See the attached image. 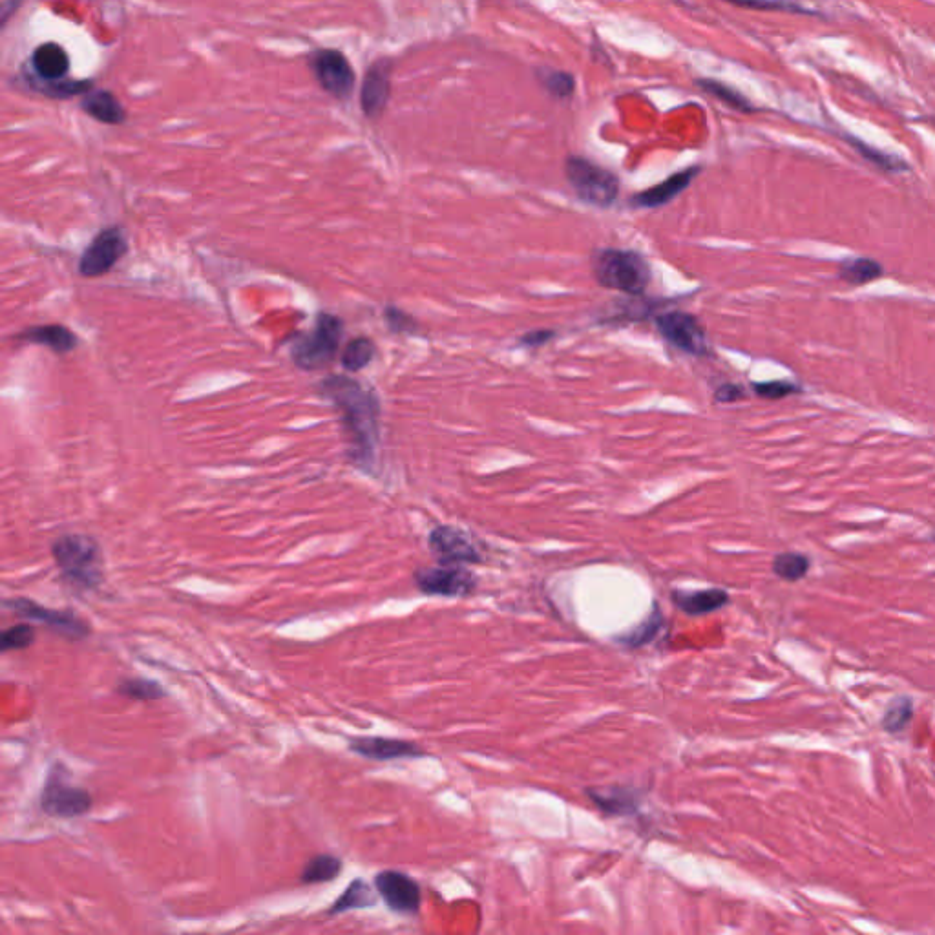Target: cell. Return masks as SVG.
<instances>
[{
    "label": "cell",
    "mask_w": 935,
    "mask_h": 935,
    "mask_svg": "<svg viewBox=\"0 0 935 935\" xmlns=\"http://www.w3.org/2000/svg\"><path fill=\"white\" fill-rule=\"evenodd\" d=\"M375 353H377V347H375L371 338H353L347 344L344 353H342V358H340L342 368L346 369L347 373H357L360 369L369 366V362L373 360Z\"/></svg>",
    "instance_id": "obj_26"
},
{
    "label": "cell",
    "mask_w": 935,
    "mask_h": 935,
    "mask_svg": "<svg viewBox=\"0 0 935 935\" xmlns=\"http://www.w3.org/2000/svg\"><path fill=\"white\" fill-rule=\"evenodd\" d=\"M128 253L127 238L119 227H108L95 236L79 260V273L97 278L108 273Z\"/></svg>",
    "instance_id": "obj_11"
},
{
    "label": "cell",
    "mask_w": 935,
    "mask_h": 935,
    "mask_svg": "<svg viewBox=\"0 0 935 935\" xmlns=\"http://www.w3.org/2000/svg\"><path fill=\"white\" fill-rule=\"evenodd\" d=\"M674 605L689 616H704L722 609L729 603V594L722 589L674 590Z\"/></svg>",
    "instance_id": "obj_17"
},
{
    "label": "cell",
    "mask_w": 935,
    "mask_h": 935,
    "mask_svg": "<svg viewBox=\"0 0 935 935\" xmlns=\"http://www.w3.org/2000/svg\"><path fill=\"white\" fill-rule=\"evenodd\" d=\"M35 641V629L30 623H19L2 632L0 636V649L2 652L22 651L28 649Z\"/></svg>",
    "instance_id": "obj_33"
},
{
    "label": "cell",
    "mask_w": 935,
    "mask_h": 935,
    "mask_svg": "<svg viewBox=\"0 0 935 935\" xmlns=\"http://www.w3.org/2000/svg\"><path fill=\"white\" fill-rule=\"evenodd\" d=\"M744 397H746V391L738 384H724L715 391V400L718 404H733Z\"/></svg>",
    "instance_id": "obj_38"
},
{
    "label": "cell",
    "mask_w": 935,
    "mask_h": 935,
    "mask_svg": "<svg viewBox=\"0 0 935 935\" xmlns=\"http://www.w3.org/2000/svg\"><path fill=\"white\" fill-rule=\"evenodd\" d=\"M565 176L568 185L574 190L579 200L598 209H607L620 194V179L596 165L594 161L581 156H568L565 161Z\"/></svg>",
    "instance_id": "obj_4"
},
{
    "label": "cell",
    "mask_w": 935,
    "mask_h": 935,
    "mask_svg": "<svg viewBox=\"0 0 935 935\" xmlns=\"http://www.w3.org/2000/svg\"><path fill=\"white\" fill-rule=\"evenodd\" d=\"M342 859L331 853H320L309 859L300 873V881L304 884H322L335 881L342 873Z\"/></svg>",
    "instance_id": "obj_23"
},
{
    "label": "cell",
    "mask_w": 935,
    "mask_h": 935,
    "mask_svg": "<svg viewBox=\"0 0 935 935\" xmlns=\"http://www.w3.org/2000/svg\"><path fill=\"white\" fill-rule=\"evenodd\" d=\"M594 278L601 287L640 296L651 282V265L627 249H601L592 256Z\"/></svg>",
    "instance_id": "obj_3"
},
{
    "label": "cell",
    "mask_w": 935,
    "mask_h": 935,
    "mask_svg": "<svg viewBox=\"0 0 935 935\" xmlns=\"http://www.w3.org/2000/svg\"><path fill=\"white\" fill-rule=\"evenodd\" d=\"M753 389L758 397L767 400H780L793 393H799L800 388L797 384L784 382V380H771V382H757L753 384Z\"/></svg>",
    "instance_id": "obj_35"
},
{
    "label": "cell",
    "mask_w": 935,
    "mask_h": 935,
    "mask_svg": "<svg viewBox=\"0 0 935 935\" xmlns=\"http://www.w3.org/2000/svg\"><path fill=\"white\" fill-rule=\"evenodd\" d=\"M384 318H386V324L393 333H404V335L417 333V327L419 326H417L415 318L408 315V313H404V311H400L397 307H393V305L386 307Z\"/></svg>",
    "instance_id": "obj_36"
},
{
    "label": "cell",
    "mask_w": 935,
    "mask_h": 935,
    "mask_svg": "<svg viewBox=\"0 0 935 935\" xmlns=\"http://www.w3.org/2000/svg\"><path fill=\"white\" fill-rule=\"evenodd\" d=\"M415 585L426 596L442 598H463L472 594L477 587V578L470 570L457 565H444L439 568H421L415 572Z\"/></svg>",
    "instance_id": "obj_10"
},
{
    "label": "cell",
    "mask_w": 935,
    "mask_h": 935,
    "mask_svg": "<svg viewBox=\"0 0 935 935\" xmlns=\"http://www.w3.org/2000/svg\"><path fill=\"white\" fill-rule=\"evenodd\" d=\"M375 890L391 912L411 915L417 914L421 908V886L406 873L397 870L377 873Z\"/></svg>",
    "instance_id": "obj_13"
},
{
    "label": "cell",
    "mask_w": 935,
    "mask_h": 935,
    "mask_svg": "<svg viewBox=\"0 0 935 935\" xmlns=\"http://www.w3.org/2000/svg\"><path fill=\"white\" fill-rule=\"evenodd\" d=\"M53 561L63 578L79 590H94L105 578V561L99 543L85 534H66L52 545Z\"/></svg>",
    "instance_id": "obj_2"
},
{
    "label": "cell",
    "mask_w": 935,
    "mask_h": 935,
    "mask_svg": "<svg viewBox=\"0 0 935 935\" xmlns=\"http://www.w3.org/2000/svg\"><path fill=\"white\" fill-rule=\"evenodd\" d=\"M846 141L861 154L862 158L868 159L870 163L881 167L883 170H888V172H903V170L908 169L903 159L895 158V156H890V154H884L881 150H875V148L870 147V145L862 143L861 139H857V137L846 136Z\"/></svg>",
    "instance_id": "obj_32"
},
{
    "label": "cell",
    "mask_w": 935,
    "mask_h": 935,
    "mask_svg": "<svg viewBox=\"0 0 935 935\" xmlns=\"http://www.w3.org/2000/svg\"><path fill=\"white\" fill-rule=\"evenodd\" d=\"M349 751L375 762H389L402 758L424 757L421 747L408 740L386 738V736H353L349 740Z\"/></svg>",
    "instance_id": "obj_14"
},
{
    "label": "cell",
    "mask_w": 935,
    "mask_h": 935,
    "mask_svg": "<svg viewBox=\"0 0 935 935\" xmlns=\"http://www.w3.org/2000/svg\"><path fill=\"white\" fill-rule=\"evenodd\" d=\"M428 547L442 565H475L483 561V552L468 532L455 526H437L430 532Z\"/></svg>",
    "instance_id": "obj_9"
},
{
    "label": "cell",
    "mask_w": 935,
    "mask_h": 935,
    "mask_svg": "<svg viewBox=\"0 0 935 935\" xmlns=\"http://www.w3.org/2000/svg\"><path fill=\"white\" fill-rule=\"evenodd\" d=\"M696 83H698V86H700L704 92L713 95L718 101H722L724 105L735 108L738 112H753V110H755L744 95L740 94V92H736L735 88H731V86L716 81V79H698Z\"/></svg>",
    "instance_id": "obj_30"
},
{
    "label": "cell",
    "mask_w": 935,
    "mask_h": 935,
    "mask_svg": "<svg viewBox=\"0 0 935 935\" xmlns=\"http://www.w3.org/2000/svg\"><path fill=\"white\" fill-rule=\"evenodd\" d=\"M914 718V702L912 698L908 696H899L890 702V705L886 707L884 711L883 720H881V725H883L884 731L886 733H901L904 731L908 724L912 722Z\"/></svg>",
    "instance_id": "obj_28"
},
{
    "label": "cell",
    "mask_w": 935,
    "mask_h": 935,
    "mask_svg": "<svg viewBox=\"0 0 935 935\" xmlns=\"http://www.w3.org/2000/svg\"><path fill=\"white\" fill-rule=\"evenodd\" d=\"M33 74L46 81L64 79L70 70V57L63 46L55 43L41 44L32 57Z\"/></svg>",
    "instance_id": "obj_18"
},
{
    "label": "cell",
    "mask_w": 935,
    "mask_h": 935,
    "mask_svg": "<svg viewBox=\"0 0 935 935\" xmlns=\"http://www.w3.org/2000/svg\"><path fill=\"white\" fill-rule=\"evenodd\" d=\"M320 391L337 406L351 441V461L362 470L375 463L379 446L380 406L377 397L346 375L327 377Z\"/></svg>",
    "instance_id": "obj_1"
},
{
    "label": "cell",
    "mask_w": 935,
    "mask_h": 935,
    "mask_svg": "<svg viewBox=\"0 0 935 935\" xmlns=\"http://www.w3.org/2000/svg\"><path fill=\"white\" fill-rule=\"evenodd\" d=\"M30 85L35 86V90L50 95V97H72V95L86 94L90 92L92 81H70V79H59V81H46L41 77H32Z\"/></svg>",
    "instance_id": "obj_31"
},
{
    "label": "cell",
    "mask_w": 935,
    "mask_h": 935,
    "mask_svg": "<svg viewBox=\"0 0 935 935\" xmlns=\"http://www.w3.org/2000/svg\"><path fill=\"white\" fill-rule=\"evenodd\" d=\"M391 66L389 59H379L377 63L369 66L368 74L364 77V85L360 92V105L362 112L369 119H379L391 95Z\"/></svg>",
    "instance_id": "obj_15"
},
{
    "label": "cell",
    "mask_w": 935,
    "mask_h": 935,
    "mask_svg": "<svg viewBox=\"0 0 935 935\" xmlns=\"http://www.w3.org/2000/svg\"><path fill=\"white\" fill-rule=\"evenodd\" d=\"M883 274V265L870 258H853L842 262L839 276L846 284L866 285L881 278Z\"/></svg>",
    "instance_id": "obj_25"
},
{
    "label": "cell",
    "mask_w": 935,
    "mask_h": 935,
    "mask_svg": "<svg viewBox=\"0 0 935 935\" xmlns=\"http://www.w3.org/2000/svg\"><path fill=\"white\" fill-rule=\"evenodd\" d=\"M656 327L671 346L693 357L709 355V340L698 318L683 311H667L656 316Z\"/></svg>",
    "instance_id": "obj_8"
},
{
    "label": "cell",
    "mask_w": 935,
    "mask_h": 935,
    "mask_svg": "<svg viewBox=\"0 0 935 935\" xmlns=\"http://www.w3.org/2000/svg\"><path fill=\"white\" fill-rule=\"evenodd\" d=\"M375 904H377V895L373 892V888L366 881L355 879L347 886L346 892L333 903L327 914L338 915L351 912V910H364V908H373Z\"/></svg>",
    "instance_id": "obj_22"
},
{
    "label": "cell",
    "mask_w": 935,
    "mask_h": 935,
    "mask_svg": "<svg viewBox=\"0 0 935 935\" xmlns=\"http://www.w3.org/2000/svg\"><path fill=\"white\" fill-rule=\"evenodd\" d=\"M556 337L554 331L550 329H534V331H528L526 335L519 338V346L523 347H543L547 346L548 342L552 338Z\"/></svg>",
    "instance_id": "obj_37"
},
{
    "label": "cell",
    "mask_w": 935,
    "mask_h": 935,
    "mask_svg": "<svg viewBox=\"0 0 935 935\" xmlns=\"http://www.w3.org/2000/svg\"><path fill=\"white\" fill-rule=\"evenodd\" d=\"M587 795L596 804V808L609 815H632L638 809L636 793L631 789H587Z\"/></svg>",
    "instance_id": "obj_21"
},
{
    "label": "cell",
    "mask_w": 935,
    "mask_h": 935,
    "mask_svg": "<svg viewBox=\"0 0 935 935\" xmlns=\"http://www.w3.org/2000/svg\"><path fill=\"white\" fill-rule=\"evenodd\" d=\"M116 691L128 700L137 702H154L167 696L165 687L150 678H123L117 683Z\"/></svg>",
    "instance_id": "obj_24"
},
{
    "label": "cell",
    "mask_w": 935,
    "mask_h": 935,
    "mask_svg": "<svg viewBox=\"0 0 935 935\" xmlns=\"http://www.w3.org/2000/svg\"><path fill=\"white\" fill-rule=\"evenodd\" d=\"M39 804L46 815L59 819H75L92 809L94 799L90 791L68 782V771L61 762H55L44 782Z\"/></svg>",
    "instance_id": "obj_6"
},
{
    "label": "cell",
    "mask_w": 935,
    "mask_h": 935,
    "mask_svg": "<svg viewBox=\"0 0 935 935\" xmlns=\"http://www.w3.org/2000/svg\"><path fill=\"white\" fill-rule=\"evenodd\" d=\"M4 607L10 609L15 616H19L22 620L41 623L44 627H48L50 631L57 632V634H61L68 640H85L90 634L88 623L81 620L75 612H70V610L50 609V607H43V605L35 603L33 599L26 598L8 599L4 603Z\"/></svg>",
    "instance_id": "obj_7"
},
{
    "label": "cell",
    "mask_w": 935,
    "mask_h": 935,
    "mask_svg": "<svg viewBox=\"0 0 935 935\" xmlns=\"http://www.w3.org/2000/svg\"><path fill=\"white\" fill-rule=\"evenodd\" d=\"M344 322L335 315L320 313L315 329L293 346V362L304 371H318L329 366L337 357Z\"/></svg>",
    "instance_id": "obj_5"
},
{
    "label": "cell",
    "mask_w": 935,
    "mask_h": 935,
    "mask_svg": "<svg viewBox=\"0 0 935 935\" xmlns=\"http://www.w3.org/2000/svg\"><path fill=\"white\" fill-rule=\"evenodd\" d=\"M536 74L541 86L556 99H568L576 92V79L568 72L554 70V68H539Z\"/></svg>",
    "instance_id": "obj_29"
},
{
    "label": "cell",
    "mask_w": 935,
    "mask_h": 935,
    "mask_svg": "<svg viewBox=\"0 0 935 935\" xmlns=\"http://www.w3.org/2000/svg\"><path fill=\"white\" fill-rule=\"evenodd\" d=\"M19 340H26L37 346L50 347L59 355H66L77 347V337L74 333L68 327L59 326V324L28 327L24 333L19 335Z\"/></svg>",
    "instance_id": "obj_19"
},
{
    "label": "cell",
    "mask_w": 935,
    "mask_h": 935,
    "mask_svg": "<svg viewBox=\"0 0 935 935\" xmlns=\"http://www.w3.org/2000/svg\"><path fill=\"white\" fill-rule=\"evenodd\" d=\"M811 561L808 556L799 552H782L773 559V572L775 576L789 583H797L808 576Z\"/></svg>",
    "instance_id": "obj_27"
},
{
    "label": "cell",
    "mask_w": 935,
    "mask_h": 935,
    "mask_svg": "<svg viewBox=\"0 0 935 935\" xmlns=\"http://www.w3.org/2000/svg\"><path fill=\"white\" fill-rule=\"evenodd\" d=\"M662 627V614H660L658 609H656L654 612H652L651 616L647 618V620L641 623L638 629H634L631 634L623 636L621 641H623L625 645H629V647H641V645H647V643H651V641L654 640L656 636H658V632L662 631Z\"/></svg>",
    "instance_id": "obj_34"
},
{
    "label": "cell",
    "mask_w": 935,
    "mask_h": 935,
    "mask_svg": "<svg viewBox=\"0 0 935 935\" xmlns=\"http://www.w3.org/2000/svg\"><path fill=\"white\" fill-rule=\"evenodd\" d=\"M309 66L318 85L322 86L327 94L337 99H347L353 92L355 72L344 53L338 50H318L311 55Z\"/></svg>",
    "instance_id": "obj_12"
},
{
    "label": "cell",
    "mask_w": 935,
    "mask_h": 935,
    "mask_svg": "<svg viewBox=\"0 0 935 935\" xmlns=\"http://www.w3.org/2000/svg\"><path fill=\"white\" fill-rule=\"evenodd\" d=\"M81 106L88 116L94 117L95 121H101L105 125H119L127 117V112L117 101L116 95L108 90L88 92Z\"/></svg>",
    "instance_id": "obj_20"
},
{
    "label": "cell",
    "mask_w": 935,
    "mask_h": 935,
    "mask_svg": "<svg viewBox=\"0 0 935 935\" xmlns=\"http://www.w3.org/2000/svg\"><path fill=\"white\" fill-rule=\"evenodd\" d=\"M729 2H735V4H740V6H749V8H762V10L802 11L800 8H795V6H791V4H784V2H778V0H729Z\"/></svg>",
    "instance_id": "obj_39"
},
{
    "label": "cell",
    "mask_w": 935,
    "mask_h": 935,
    "mask_svg": "<svg viewBox=\"0 0 935 935\" xmlns=\"http://www.w3.org/2000/svg\"><path fill=\"white\" fill-rule=\"evenodd\" d=\"M700 167H689V169L680 170L673 174L671 178L665 179L662 183L654 185L651 189L643 190L640 194L632 196V207L638 209H658L667 203H671L674 198H678L683 190L687 189L693 183L696 176L700 174Z\"/></svg>",
    "instance_id": "obj_16"
}]
</instances>
